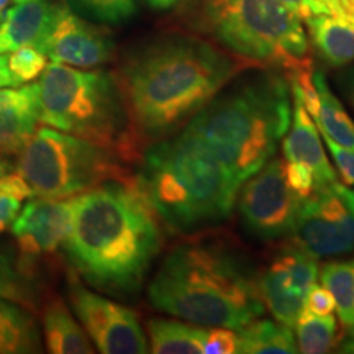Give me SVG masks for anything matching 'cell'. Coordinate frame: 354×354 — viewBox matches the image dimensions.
Wrapping results in <instances>:
<instances>
[{"mask_svg": "<svg viewBox=\"0 0 354 354\" xmlns=\"http://www.w3.org/2000/svg\"><path fill=\"white\" fill-rule=\"evenodd\" d=\"M146 3H148V7H151L153 10H171V8H174L177 3L180 2V0H145Z\"/></svg>", "mask_w": 354, "mask_h": 354, "instance_id": "obj_36", "label": "cell"}, {"mask_svg": "<svg viewBox=\"0 0 354 354\" xmlns=\"http://www.w3.org/2000/svg\"><path fill=\"white\" fill-rule=\"evenodd\" d=\"M159 312L202 326L240 330L266 305L250 261L227 243L194 236L172 248L148 286Z\"/></svg>", "mask_w": 354, "mask_h": 354, "instance_id": "obj_3", "label": "cell"}, {"mask_svg": "<svg viewBox=\"0 0 354 354\" xmlns=\"http://www.w3.org/2000/svg\"><path fill=\"white\" fill-rule=\"evenodd\" d=\"M135 183L159 221L183 234L227 220L240 190L227 167L185 128L146 146Z\"/></svg>", "mask_w": 354, "mask_h": 354, "instance_id": "obj_5", "label": "cell"}, {"mask_svg": "<svg viewBox=\"0 0 354 354\" xmlns=\"http://www.w3.org/2000/svg\"><path fill=\"white\" fill-rule=\"evenodd\" d=\"M68 297L82 328L104 354H145L149 351L145 330L133 310L95 294L69 272Z\"/></svg>", "mask_w": 354, "mask_h": 354, "instance_id": "obj_11", "label": "cell"}, {"mask_svg": "<svg viewBox=\"0 0 354 354\" xmlns=\"http://www.w3.org/2000/svg\"><path fill=\"white\" fill-rule=\"evenodd\" d=\"M73 214L74 197L30 201L12 221V233L21 254L38 258L59 250L73 227Z\"/></svg>", "mask_w": 354, "mask_h": 354, "instance_id": "obj_14", "label": "cell"}, {"mask_svg": "<svg viewBox=\"0 0 354 354\" xmlns=\"http://www.w3.org/2000/svg\"><path fill=\"white\" fill-rule=\"evenodd\" d=\"M294 326L297 328L299 353H328L338 342V323H336L333 313H330V315H315V313L302 310Z\"/></svg>", "mask_w": 354, "mask_h": 354, "instance_id": "obj_25", "label": "cell"}, {"mask_svg": "<svg viewBox=\"0 0 354 354\" xmlns=\"http://www.w3.org/2000/svg\"><path fill=\"white\" fill-rule=\"evenodd\" d=\"M338 86L346 100L354 107V64L348 66L338 76Z\"/></svg>", "mask_w": 354, "mask_h": 354, "instance_id": "obj_34", "label": "cell"}, {"mask_svg": "<svg viewBox=\"0 0 354 354\" xmlns=\"http://www.w3.org/2000/svg\"><path fill=\"white\" fill-rule=\"evenodd\" d=\"M35 86L44 125L107 146L122 158H136L140 146L115 74L51 63Z\"/></svg>", "mask_w": 354, "mask_h": 354, "instance_id": "obj_7", "label": "cell"}, {"mask_svg": "<svg viewBox=\"0 0 354 354\" xmlns=\"http://www.w3.org/2000/svg\"><path fill=\"white\" fill-rule=\"evenodd\" d=\"M183 21L240 59L287 77L313 69L302 20L281 0H184Z\"/></svg>", "mask_w": 354, "mask_h": 354, "instance_id": "obj_6", "label": "cell"}, {"mask_svg": "<svg viewBox=\"0 0 354 354\" xmlns=\"http://www.w3.org/2000/svg\"><path fill=\"white\" fill-rule=\"evenodd\" d=\"M322 286L330 292L335 300L344 328L354 326V259L331 261L322 268Z\"/></svg>", "mask_w": 354, "mask_h": 354, "instance_id": "obj_24", "label": "cell"}, {"mask_svg": "<svg viewBox=\"0 0 354 354\" xmlns=\"http://www.w3.org/2000/svg\"><path fill=\"white\" fill-rule=\"evenodd\" d=\"M322 136L325 140L326 148H328V151L335 159V165L338 167L343 180L349 185H354V149L343 148V146L336 145L333 140H330L328 136Z\"/></svg>", "mask_w": 354, "mask_h": 354, "instance_id": "obj_30", "label": "cell"}, {"mask_svg": "<svg viewBox=\"0 0 354 354\" xmlns=\"http://www.w3.org/2000/svg\"><path fill=\"white\" fill-rule=\"evenodd\" d=\"M318 56L333 68L354 63V0L305 20Z\"/></svg>", "mask_w": 354, "mask_h": 354, "instance_id": "obj_17", "label": "cell"}, {"mask_svg": "<svg viewBox=\"0 0 354 354\" xmlns=\"http://www.w3.org/2000/svg\"><path fill=\"white\" fill-rule=\"evenodd\" d=\"M21 209V198L10 196V194L0 192V232L12 225L15 216Z\"/></svg>", "mask_w": 354, "mask_h": 354, "instance_id": "obj_32", "label": "cell"}, {"mask_svg": "<svg viewBox=\"0 0 354 354\" xmlns=\"http://www.w3.org/2000/svg\"><path fill=\"white\" fill-rule=\"evenodd\" d=\"M37 86L0 88V151L17 154L37 131Z\"/></svg>", "mask_w": 354, "mask_h": 354, "instance_id": "obj_18", "label": "cell"}, {"mask_svg": "<svg viewBox=\"0 0 354 354\" xmlns=\"http://www.w3.org/2000/svg\"><path fill=\"white\" fill-rule=\"evenodd\" d=\"M63 6V2L35 0L8 8L0 19V55L21 46H37L43 51Z\"/></svg>", "mask_w": 354, "mask_h": 354, "instance_id": "obj_16", "label": "cell"}, {"mask_svg": "<svg viewBox=\"0 0 354 354\" xmlns=\"http://www.w3.org/2000/svg\"><path fill=\"white\" fill-rule=\"evenodd\" d=\"M161 246V221L135 177L109 180L74 197L63 250L88 286L117 297L138 294Z\"/></svg>", "mask_w": 354, "mask_h": 354, "instance_id": "obj_2", "label": "cell"}, {"mask_svg": "<svg viewBox=\"0 0 354 354\" xmlns=\"http://www.w3.org/2000/svg\"><path fill=\"white\" fill-rule=\"evenodd\" d=\"M74 12L100 25H122L135 17L138 0H68Z\"/></svg>", "mask_w": 354, "mask_h": 354, "instance_id": "obj_26", "label": "cell"}, {"mask_svg": "<svg viewBox=\"0 0 354 354\" xmlns=\"http://www.w3.org/2000/svg\"><path fill=\"white\" fill-rule=\"evenodd\" d=\"M238 353L241 354H295L299 353L292 326L272 320H253L236 330Z\"/></svg>", "mask_w": 354, "mask_h": 354, "instance_id": "obj_23", "label": "cell"}, {"mask_svg": "<svg viewBox=\"0 0 354 354\" xmlns=\"http://www.w3.org/2000/svg\"><path fill=\"white\" fill-rule=\"evenodd\" d=\"M120 154L56 128H37L20 151L19 172L32 197L71 198L109 183L128 180Z\"/></svg>", "mask_w": 354, "mask_h": 354, "instance_id": "obj_8", "label": "cell"}, {"mask_svg": "<svg viewBox=\"0 0 354 354\" xmlns=\"http://www.w3.org/2000/svg\"><path fill=\"white\" fill-rule=\"evenodd\" d=\"M0 297L25 307H33V289L24 274L17 271L6 258H0Z\"/></svg>", "mask_w": 354, "mask_h": 354, "instance_id": "obj_28", "label": "cell"}, {"mask_svg": "<svg viewBox=\"0 0 354 354\" xmlns=\"http://www.w3.org/2000/svg\"><path fill=\"white\" fill-rule=\"evenodd\" d=\"M43 336L48 351L55 354L94 353L86 330L76 322L61 299H51L43 310Z\"/></svg>", "mask_w": 354, "mask_h": 354, "instance_id": "obj_19", "label": "cell"}, {"mask_svg": "<svg viewBox=\"0 0 354 354\" xmlns=\"http://www.w3.org/2000/svg\"><path fill=\"white\" fill-rule=\"evenodd\" d=\"M292 88L282 71L250 66L184 127L227 167L238 184L277 151L292 123Z\"/></svg>", "mask_w": 354, "mask_h": 354, "instance_id": "obj_4", "label": "cell"}, {"mask_svg": "<svg viewBox=\"0 0 354 354\" xmlns=\"http://www.w3.org/2000/svg\"><path fill=\"white\" fill-rule=\"evenodd\" d=\"M290 88L294 110H292L290 128L286 133L287 136L284 140V161L287 165L299 166L312 172L317 183V189H320L323 185L336 180V172L326 158L315 122L312 120L307 109L304 107V102L300 99L297 88L292 86Z\"/></svg>", "mask_w": 354, "mask_h": 354, "instance_id": "obj_15", "label": "cell"}, {"mask_svg": "<svg viewBox=\"0 0 354 354\" xmlns=\"http://www.w3.org/2000/svg\"><path fill=\"white\" fill-rule=\"evenodd\" d=\"M339 353L354 354V326L353 328H348L346 338H344L343 343L339 344Z\"/></svg>", "mask_w": 354, "mask_h": 354, "instance_id": "obj_37", "label": "cell"}, {"mask_svg": "<svg viewBox=\"0 0 354 354\" xmlns=\"http://www.w3.org/2000/svg\"><path fill=\"white\" fill-rule=\"evenodd\" d=\"M149 351L154 354H198L203 353L209 328L202 325L151 318L148 322Z\"/></svg>", "mask_w": 354, "mask_h": 354, "instance_id": "obj_21", "label": "cell"}, {"mask_svg": "<svg viewBox=\"0 0 354 354\" xmlns=\"http://www.w3.org/2000/svg\"><path fill=\"white\" fill-rule=\"evenodd\" d=\"M281 2L304 21L310 19L312 15L323 13V8L318 0H281Z\"/></svg>", "mask_w": 354, "mask_h": 354, "instance_id": "obj_33", "label": "cell"}, {"mask_svg": "<svg viewBox=\"0 0 354 354\" xmlns=\"http://www.w3.org/2000/svg\"><path fill=\"white\" fill-rule=\"evenodd\" d=\"M8 86L15 87V82H13V77H12L10 71H8L7 56L0 55V88L8 87Z\"/></svg>", "mask_w": 354, "mask_h": 354, "instance_id": "obj_35", "label": "cell"}, {"mask_svg": "<svg viewBox=\"0 0 354 354\" xmlns=\"http://www.w3.org/2000/svg\"><path fill=\"white\" fill-rule=\"evenodd\" d=\"M46 55L37 46H21L17 48L7 56L8 71H10L15 86L32 82L39 77L46 68Z\"/></svg>", "mask_w": 354, "mask_h": 354, "instance_id": "obj_27", "label": "cell"}, {"mask_svg": "<svg viewBox=\"0 0 354 354\" xmlns=\"http://www.w3.org/2000/svg\"><path fill=\"white\" fill-rule=\"evenodd\" d=\"M203 353L207 354H234L238 353V333L236 330L214 326L209 330Z\"/></svg>", "mask_w": 354, "mask_h": 354, "instance_id": "obj_29", "label": "cell"}, {"mask_svg": "<svg viewBox=\"0 0 354 354\" xmlns=\"http://www.w3.org/2000/svg\"><path fill=\"white\" fill-rule=\"evenodd\" d=\"M15 3H21V2H35V0H13Z\"/></svg>", "mask_w": 354, "mask_h": 354, "instance_id": "obj_39", "label": "cell"}, {"mask_svg": "<svg viewBox=\"0 0 354 354\" xmlns=\"http://www.w3.org/2000/svg\"><path fill=\"white\" fill-rule=\"evenodd\" d=\"M43 53L53 63L94 69L112 59L115 44L107 30L84 20L64 3Z\"/></svg>", "mask_w": 354, "mask_h": 354, "instance_id": "obj_13", "label": "cell"}, {"mask_svg": "<svg viewBox=\"0 0 354 354\" xmlns=\"http://www.w3.org/2000/svg\"><path fill=\"white\" fill-rule=\"evenodd\" d=\"M250 66L196 33L158 35L131 50L115 74L138 146L180 131Z\"/></svg>", "mask_w": 354, "mask_h": 354, "instance_id": "obj_1", "label": "cell"}, {"mask_svg": "<svg viewBox=\"0 0 354 354\" xmlns=\"http://www.w3.org/2000/svg\"><path fill=\"white\" fill-rule=\"evenodd\" d=\"M317 277L315 256L297 245L286 248L258 277L261 299L277 322L294 326Z\"/></svg>", "mask_w": 354, "mask_h": 354, "instance_id": "obj_12", "label": "cell"}, {"mask_svg": "<svg viewBox=\"0 0 354 354\" xmlns=\"http://www.w3.org/2000/svg\"><path fill=\"white\" fill-rule=\"evenodd\" d=\"M245 183L238 210L248 232L266 241L294 233L304 198L287 180L284 159L271 158Z\"/></svg>", "mask_w": 354, "mask_h": 354, "instance_id": "obj_10", "label": "cell"}, {"mask_svg": "<svg viewBox=\"0 0 354 354\" xmlns=\"http://www.w3.org/2000/svg\"><path fill=\"white\" fill-rule=\"evenodd\" d=\"M313 86L318 97V109L315 117L312 118L320 128L322 135L328 136L336 145L343 148L354 149V122L349 117L343 104L333 92L330 91L325 74L313 69Z\"/></svg>", "mask_w": 354, "mask_h": 354, "instance_id": "obj_22", "label": "cell"}, {"mask_svg": "<svg viewBox=\"0 0 354 354\" xmlns=\"http://www.w3.org/2000/svg\"><path fill=\"white\" fill-rule=\"evenodd\" d=\"M41 351V331L28 307L0 297V354Z\"/></svg>", "mask_w": 354, "mask_h": 354, "instance_id": "obj_20", "label": "cell"}, {"mask_svg": "<svg viewBox=\"0 0 354 354\" xmlns=\"http://www.w3.org/2000/svg\"><path fill=\"white\" fill-rule=\"evenodd\" d=\"M8 2H10V0H0V10H2V8H3V7H6Z\"/></svg>", "mask_w": 354, "mask_h": 354, "instance_id": "obj_38", "label": "cell"}, {"mask_svg": "<svg viewBox=\"0 0 354 354\" xmlns=\"http://www.w3.org/2000/svg\"><path fill=\"white\" fill-rule=\"evenodd\" d=\"M304 310L315 313V315H330L335 310V300L325 287L315 284L310 289L307 299H305Z\"/></svg>", "mask_w": 354, "mask_h": 354, "instance_id": "obj_31", "label": "cell"}, {"mask_svg": "<svg viewBox=\"0 0 354 354\" xmlns=\"http://www.w3.org/2000/svg\"><path fill=\"white\" fill-rule=\"evenodd\" d=\"M295 245L315 258L354 250V190L333 183L305 197L294 228Z\"/></svg>", "mask_w": 354, "mask_h": 354, "instance_id": "obj_9", "label": "cell"}]
</instances>
